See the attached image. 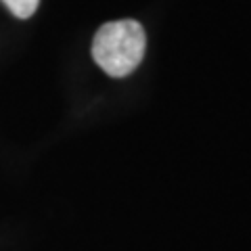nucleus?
Here are the masks:
<instances>
[{
    "label": "nucleus",
    "instance_id": "1",
    "mask_svg": "<svg viewBox=\"0 0 251 251\" xmlns=\"http://www.w3.org/2000/svg\"><path fill=\"white\" fill-rule=\"evenodd\" d=\"M147 49L145 29L134 19L105 23L92 40V57L111 77H126L140 65Z\"/></svg>",
    "mask_w": 251,
    "mask_h": 251
},
{
    "label": "nucleus",
    "instance_id": "2",
    "mask_svg": "<svg viewBox=\"0 0 251 251\" xmlns=\"http://www.w3.org/2000/svg\"><path fill=\"white\" fill-rule=\"evenodd\" d=\"M2 4L15 15V17L27 19V17H31V15L36 13L40 0H2Z\"/></svg>",
    "mask_w": 251,
    "mask_h": 251
}]
</instances>
